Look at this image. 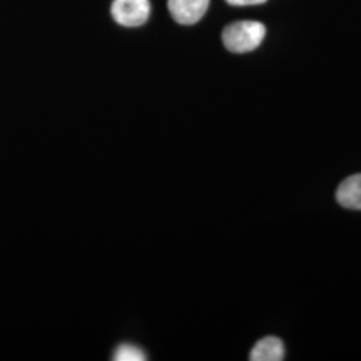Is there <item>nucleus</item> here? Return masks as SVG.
Here are the masks:
<instances>
[{"label": "nucleus", "mask_w": 361, "mask_h": 361, "mask_svg": "<svg viewBox=\"0 0 361 361\" xmlns=\"http://www.w3.org/2000/svg\"><path fill=\"white\" fill-rule=\"evenodd\" d=\"M113 359L116 361H143L147 357L142 349L131 344H122L116 349Z\"/></svg>", "instance_id": "nucleus-6"}, {"label": "nucleus", "mask_w": 361, "mask_h": 361, "mask_svg": "<svg viewBox=\"0 0 361 361\" xmlns=\"http://www.w3.org/2000/svg\"><path fill=\"white\" fill-rule=\"evenodd\" d=\"M226 1L232 6L241 7V6H257V4L265 3L267 0H226Z\"/></svg>", "instance_id": "nucleus-7"}, {"label": "nucleus", "mask_w": 361, "mask_h": 361, "mask_svg": "<svg viewBox=\"0 0 361 361\" xmlns=\"http://www.w3.org/2000/svg\"><path fill=\"white\" fill-rule=\"evenodd\" d=\"M267 28L256 20H241L226 27L222 32L225 47L234 54L256 50L265 38Z\"/></svg>", "instance_id": "nucleus-1"}, {"label": "nucleus", "mask_w": 361, "mask_h": 361, "mask_svg": "<svg viewBox=\"0 0 361 361\" xmlns=\"http://www.w3.org/2000/svg\"><path fill=\"white\" fill-rule=\"evenodd\" d=\"M249 359L252 361L284 360V343L279 337H274V336L264 337L253 347Z\"/></svg>", "instance_id": "nucleus-5"}, {"label": "nucleus", "mask_w": 361, "mask_h": 361, "mask_svg": "<svg viewBox=\"0 0 361 361\" xmlns=\"http://www.w3.org/2000/svg\"><path fill=\"white\" fill-rule=\"evenodd\" d=\"M149 0H114L111 15L118 25L125 27L142 26L150 16Z\"/></svg>", "instance_id": "nucleus-2"}, {"label": "nucleus", "mask_w": 361, "mask_h": 361, "mask_svg": "<svg viewBox=\"0 0 361 361\" xmlns=\"http://www.w3.org/2000/svg\"><path fill=\"white\" fill-rule=\"evenodd\" d=\"M337 202L345 209L361 210V173L343 180L336 192Z\"/></svg>", "instance_id": "nucleus-4"}, {"label": "nucleus", "mask_w": 361, "mask_h": 361, "mask_svg": "<svg viewBox=\"0 0 361 361\" xmlns=\"http://www.w3.org/2000/svg\"><path fill=\"white\" fill-rule=\"evenodd\" d=\"M210 0H169V11L180 25H194L207 13Z\"/></svg>", "instance_id": "nucleus-3"}]
</instances>
